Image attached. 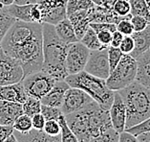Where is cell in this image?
<instances>
[{
    "label": "cell",
    "instance_id": "1",
    "mask_svg": "<svg viewBox=\"0 0 150 142\" xmlns=\"http://www.w3.org/2000/svg\"><path fill=\"white\" fill-rule=\"evenodd\" d=\"M42 23L16 20L3 37L0 47L19 63L23 78L41 70Z\"/></svg>",
    "mask_w": 150,
    "mask_h": 142
},
{
    "label": "cell",
    "instance_id": "2",
    "mask_svg": "<svg viewBox=\"0 0 150 142\" xmlns=\"http://www.w3.org/2000/svg\"><path fill=\"white\" fill-rule=\"evenodd\" d=\"M64 118L79 142H88L91 138L112 128L109 111L101 108L95 101L79 111L64 115Z\"/></svg>",
    "mask_w": 150,
    "mask_h": 142
},
{
    "label": "cell",
    "instance_id": "3",
    "mask_svg": "<svg viewBox=\"0 0 150 142\" xmlns=\"http://www.w3.org/2000/svg\"><path fill=\"white\" fill-rule=\"evenodd\" d=\"M42 41L43 64L41 70L57 82L64 81L68 76L65 60L69 44L58 38L54 26L49 23H42Z\"/></svg>",
    "mask_w": 150,
    "mask_h": 142
},
{
    "label": "cell",
    "instance_id": "4",
    "mask_svg": "<svg viewBox=\"0 0 150 142\" xmlns=\"http://www.w3.org/2000/svg\"><path fill=\"white\" fill-rule=\"evenodd\" d=\"M125 106V129L136 126L150 117V89L137 82L118 91Z\"/></svg>",
    "mask_w": 150,
    "mask_h": 142
},
{
    "label": "cell",
    "instance_id": "5",
    "mask_svg": "<svg viewBox=\"0 0 150 142\" xmlns=\"http://www.w3.org/2000/svg\"><path fill=\"white\" fill-rule=\"evenodd\" d=\"M69 86L78 87L85 91L98 106L105 111H109L114 99L115 91L109 89L105 80L95 77L85 71L68 75L64 80Z\"/></svg>",
    "mask_w": 150,
    "mask_h": 142
},
{
    "label": "cell",
    "instance_id": "6",
    "mask_svg": "<svg viewBox=\"0 0 150 142\" xmlns=\"http://www.w3.org/2000/svg\"><path fill=\"white\" fill-rule=\"evenodd\" d=\"M137 61L129 54H123L117 66L105 80L106 86L113 91H119L135 82Z\"/></svg>",
    "mask_w": 150,
    "mask_h": 142
},
{
    "label": "cell",
    "instance_id": "7",
    "mask_svg": "<svg viewBox=\"0 0 150 142\" xmlns=\"http://www.w3.org/2000/svg\"><path fill=\"white\" fill-rule=\"evenodd\" d=\"M21 82L27 96L40 100L50 91V89L54 86L57 81L46 72L39 70L27 75Z\"/></svg>",
    "mask_w": 150,
    "mask_h": 142
},
{
    "label": "cell",
    "instance_id": "8",
    "mask_svg": "<svg viewBox=\"0 0 150 142\" xmlns=\"http://www.w3.org/2000/svg\"><path fill=\"white\" fill-rule=\"evenodd\" d=\"M23 79V70L19 63L0 47V86L19 83Z\"/></svg>",
    "mask_w": 150,
    "mask_h": 142
},
{
    "label": "cell",
    "instance_id": "9",
    "mask_svg": "<svg viewBox=\"0 0 150 142\" xmlns=\"http://www.w3.org/2000/svg\"><path fill=\"white\" fill-rule=\"evenodd\" d=\"M89 53L90 50L80 41L69 44L66 60H65L68 75L76 74L84 70L89 57Z\"/></svg>",
    "mask_w": 150,
    "mask_h": 142
},
{
    "label": "cell",
    "instance_id": "10",
    "mask_svg": "<svg viewBox=\"0 0 150 142\" xmlns=\"http://www.w3.org/2000/svg\"><path fill=\"white\" fill-rule=\"evenodd\" d=\"M84 71L95 77L106 80L110 74L108 63V47L100 50H90Z\"/></svg>",
    "mask_w": 150,
    "mask_h": 142
},
{
    "label": "cell",
    "instance_id": "11",
    "mask_svg": "<svg viewBox=\"0 0 150 142\" xmlns=\"http://www.w3.org/2000/svg\"><path fill=\"white\" fill-rule=\"evenodd\" d=\"M38 4L42 14L41 23L56 25L67 17V0H41Z\"/></svg>",
    "mask_w": 150,
    "mask_h": 142
},
{
    "label": "cell",
    "instance_id": "12",
    "mask_svg": "<svg viewBox=\"0 0 150 142\" xmlns=\"http://www.w3.org/2000/svg\"><path fill=\"white\" fill-rule=\"evenodd\" d=\"M92 101L88 94L78 87H69L65 91L63 102L60 106V111L63 115L70 114L72 112L79 111Z\"/></svg>",
    "mask_w": 150,
    "mask_h": 142
},
{
    "label": "cell",
    "instance_id": "13",
    "mask_svg": "<svg viewBox=\"0 0 150 142\" xmlns=\"http://www.w3.org/2000/svg\"><path fill=\"white\" fill-rule=\"evenodd\" d=\"M109 115L113 129L118 133H120L125 130V121H126V110L125 106L118 91L114 93L113 103L109 108Z\"/></svg>",
    "mask_w": 150,
    "mask_h": 142
},
{
    "label": "cell",
    "instance_id": "14",
    "mask_svg": "<svg viewBox=\"0 0 150 142\" xmlns=\"http://www.w3.org/2000/svg\"><path fill=\"white\" fill-rule=\"evenodd\" d=\"M23 114L22 104L0 100V124L13 126L16 119Z\"/></svg>",
    "mask_w": 150,
    "mask_h": 142
},
{
    "label": "cell",
    "instance_id": "15",
    "mask_svg": "<svg viewBox=\"0 0 150 142\" xmlns=\"http://www.w3.org/2000/svg\"><path fill=\"white\" fill-rule=\"evenodd\" d=\"M70 86L65 81H57L50 89V91L40 99V102L42 105L45 106L60 108L62 102H63L65 91Z\"/></svg>",
    "mask_w": 150,
    "mask_h": 142
},
{
    "label": "cell",
    "instance_id": "16",
    "mask_svg": "<svg viewBox=\"0 0 150 142\" xmlns=\"http://www.w3.org/2000/svg\"><path fill=\"white\" fill-rule=\"evenodd\" d=\"M137 72L135 82L150 89V49L136 59Z\"/></svg>",
    "mask_w": 150,
    "mask_h": 142
},
{
    "label": "cell",
    "instance_id": "17",
    "mask_svg": "<svg viewBox=\"0 0 150 142\" xmlns=\"http://www.w3.org/2000/svg\"><path fill=\"white\" fill-rule=\"evenodd\" d=\"M27 95L24 91L22 82L7 86H0V100L21 103L26 100Z\"/></svg>",
    "mask_w": 150,
    "mask_h": 142
},
{
    "label": "cell",
    "instance_id": "18",
    "mask_svg": "<svg viewBox=\"0 0 150 142\" xmlns=\"http://www.w3.org/2000/svg\"><path fill=\"white\" fill-rule=\"evenodd\" d=\"M131 37L134 41V49L129 55L137 59L150 49V24L144 30L134 32Z\"/></svg>",
    "mask_w": 150,
    "mask_h": 142
},
{
    "label": "cell",
    "instance_id": "19",
    "mask_svg": "<svg viewBox=\"0 0 150 142\" xmlns=\"http://www.w3.org/2000/svg\"><path fill=\"white\" fill-rule=\"evenodd\" d=\"M69 20L71 21V23L74 27L75 33L79 41L80 39L82 38L84 33L89 27V24L91 23V16H90V10H81L79 12H76L74 14H70L67 16Z\"/></svg>",
    "mask_w": 150,
    "mask_h": 142
},
{
    "label": "cell",
    "instance_id": "20",
    "mask_svg": "<svg viewBox=\"0 0 150 142\" xmlns=\"http://www.w3.org/2000/svg\"><path fill=\"white\" fill-rule=\"evenodd\" d=\"M19 142H60V136H51L45 133L43 131L31 130L27 133H20L13 132Z\"/></svg>",
    "mask_w": 150,
    "mask_h": 142
},
{
    "label": "cell",
    "instance_id": "21",
    "mask_svg": "<svg viewBox=\"0 0 150 142\" xmlns=\"http://www.w3.org/2000/svg\"><path fill=\"white\" fill-rule=\"evenodd\" d=\"M54 26L57 35L63 42L70 44V43L79 41L74 30V27H73L71 21L69 20L68 17L62 19L56 25H54Z\"/></svg>",
    "mask_w": 150,
    "mask_h": 142
},
{
    "label": "cell",
    "instance_id": "22",
    "mask_svg": "<svg viewBox=\"0 0 150 142\" xmlns=\"http://www.w3.org/2000/svg\"><path fill=\"white\" fill-rule=\"evenodd\" d=\"M33 4H26V5H18V4H12L10 6L5 7L11 16L16 20L25 21V22H33L31 19V10Z\"/></svg>",
    "mask_w": 150,
    "mask_h": 142
},
{
    "label": "cell",
    "instance_id": "23",
    "mask_svg": "<svg viewBox=\"0 0 150 142\" xmlns=\"http://www.w3.org/2000/svg\"><path fill=\"white\" fill-rule=\"evenodd\" d=\"M80 42L83 45H85L89 50H100L102 48H107L100 44V41L98 39L97 33L95 32L90 26L86 30V32L84 33V35L82 36V38L80 39Z\"/></svg>",
    "mask_w": 150,
    "mask_h": 142
},
{
    "label": "cell",
    "instance_id": "24",
    "mask_svg": "<svg viewBox=\"0 0 150 142\" xmlns=\"http://www.w3.org/2000/svg\"><path fill=\"white\" fill-rule=\"evenodd\" d=\"M130 14L132 16H141L150 21V9L144 0H129Z\"/></svg>",
    "mask_w": 150,
    "mask_h": 142
},
{
    "label": "cell",
    "instance_id": "25",
    "mask_svg": "<svg viewBox=\"0 0 150 142\" xmlns=\"http://www.w3.org/2000/svg\"><path fill=\"white\" fill-rule=\"evenodd\" d=\"M22 110L23 113L30 117H33L34 115L38 114L41 110V102L36 98L27 96L26 100L22 103Z\"/></svg>",
    "mask_w": 150,
    "mask_h": 142
},
{
    "label": "cell",
    "instance_id": "26",
    "mask_svg": "<svg viewBox=\"0 0 150 142\" xmlns=\"http://www.w3.org/2000/svg\"><path fill=\"white\" fill-rule=\"evenodd\" d=\"M95 4L91 0H67L66 14L67 16L76 12L81 10H87L92 8Z\"/></svg>",
    "mask_w": 150,
    "mask_h": 142
},
{
    "label": "cell",
    "instance_id": "27",
    "mask_svg": "<svg viewBox=\"0 0 150 142\" xmlns=\"http://www.w3.org/2000/svg\"><path fill=\"white\" fill-rule=\"evenodd\" d=\"M13 130L16 132L20 133H27L33 130V124H32V117L26 114H21L20 116L16 119V121L13 124Z\"/></svg>",
    "mask_w": 150,
    "mask_h": 142
},
{
    "label": "cell",
    "instance_id": "28",
    "mask_svg": "<svg viewBox=\"0 0 150 142\" xmlns=\"http://www.w3.org/2000/svg\"><path fill=\"white\" fill-rule=\"evenodd\" d=\"M16 19H13L10 14L7 13L4 6L0 5V42H1L3 37L5 36L6 32L12 26Z\"/></svg>",
    "mask_w": 150,
    "mask_h": 142
},
{
    "label": "cell",
    "instance_id": "29",
    "mask_svg": "<svg viewBox=\"0 0 150 142\" xmlns=\"http://www.w3.org/2000/svg\"><path fill=\"white\" fill-rule=\"evenodd\" d=\"M58 123L60 125V142H79L76 136L68 127L64 115L60 116L58 119Z\"/></svg>",
    "mask_w": 150,
    "mask_h": 142
},
{
    "label": "cell",
    "instance_id": "30",
    "mask_svg": "<svg viewBox=\"0 0 150 142\" xmlns=\"http://www.w3.org/2000/svg\"><path fill=\"white\" fill-rule=\"evenodd\" d=\"M113 11L118 16L131 19L132 14H130V4L127 0H115L113 3Z\"/></svg>",
    "mask_w": 150,
    "mask_h": 142
},
{
    "label": "cell",
    "instance_id": "31",
    "mask_svg": "<svg viewBox=\"0 0 150 142\" xmlns=\"http://www.w3.org/2000/svg\"><path fill=\"white\" fill-rule=\"evenodd\" d=\"M118 141H119V133L112 127V128L106 130L105 132L98 134V136L91 138L88 142H118Z\"/></svg>",
    "mask_w": 150,
    "mask_h": 142
},
{
    "label": "cell",
    "instance_id": "32",
    "mask_svg": "<svg viewBox=\"0 0 150 142\" xmlns=\"http://www.w3.org/2000/svg\"><path fill=\"white\" fill-rule=\"evenodd\" d=\"M40 113L44 116L45 120H57V121H58L61 115H63L59 108L50 107V106H45L42 104Z\"/></svg>",
    "mask_w": 150,
    "mask_h": 142
},
{
    "label": "cell",
    "instance_id": "33",
    "mask_svg": "<svg viewBox=\"0 0 150 142\" xmlns=\"http://www.w3.org/2000/svg\"><path fill=\"white\" fill-rule=\"evenodd\" d=\"M122 55L123 54L119 47H113L110 45L108 46V63L109 66H110V72L117 66Z\"/></svg>",
    "mask_w": 150,
    "mask_h": 142
},
{
    "label": "cell",
    "instance_id": "34",
    "mask_svg": "<svg viewBox=\"0 0 150 142\" xmlns=\"http://www.w3.org/2000/svg\"><path fill=\"white\" fill-rule=\"evenodd\" d=\"M43 132L51 136H57L60 134V125L57 120H46Z\"/></svg>",
    "mask_w": 150,
    "mask_h": 142
},
{
    "label": "cell",
    "instance_id": "35",
    "mask_svg": "<svg viewBox=\"0 0 150 142\" xmlns=\"http://www.w3.org/2000/svg\"><path fill=\"white\" fill-rule=\"evenodd\" d=\"M124 131H126V132L134 134L135 136H137L138 134L142 133L150 132V117L145 119L144 121L141 122L140 124H138V125L131 127V128L125 129Z\"/></svg>",
    "mask_w": 150,
    "mask_h": 142
},
{
    "label": "cell",
    "instance_id": "36",
    "mask_svg": "<svg viewBox=\"0 0 150 142\" xmlns=\"http://www.w3.org/2000/svg\"><path fill=\"white\" fill-rule=\"evenodd\" d=\"M130 22L133 26L134 32H139L145 29L150 24V21L145 17L141 16H132L130 19Z\"/></svg>",
    "mask_w": 150,
    "mask_h": 142
},
{
    "label": "cell",
    "instance_id": "37",
    "mask_svg": "<svg viewBox=\"0 0 150 142\" xmlns=\"http://www.w3.org/2000/svg\"><path fill=\"white\" fill-rule=\"evenodd\" d=\"M116 25H117V31L122 33L123 36H131L134 33L133 26L131 24L129 19L120 20Z\"/></svg>",
    "mask_w": 150,
    "mask_h": 142
},
{
    "label": "cell",
    "instance_id": "38",
    "mask_svg": "<svg viewBox=\"0 0 150 142\" xmlns=\"http://www.w3.org/2000/svg\"><path fill=\"white\" fill-rule=\"evenodd\" d=\"M89 26L96 33H98L100 31H103V30H108L113 33L117 30V25L115 23H110V22H91L89 24Z\"/></svg>",
    "mask_w": 150,
    "mask_h": 142
},
{
    "label": "cell",
    "instance_id": "39",
    "mask_svg": "<svg viewBox=\"0 0 150 142\" xmlns=\"http://www.w3.org/2000/svg\"><path fill=\"white\" fill-rule=\"evenodd\" d=\"M122 54H130L134 49V41L131 36H124L120 47Z\"/></svg>",
    "mask_w": 150,
    "mask_h": 142
},
{
    "label": "cell",
    "instance_id": "40",
    "mask_svg": "<svg viewBox=\"0 0 150 142\" xmlns=\"http://www.w3.org/2000/svg\"><path fill=\"white\" fill-rule=\"evenodd\" d=\"M112 34L113 33L108 31V30H103V31H100L98 33H97L98 39L100 41V44L104 47H108L110 45L111 42V39H112Z\"/></svg>",
    "mask_w": 150,
    "mask_h": 142
},
{
    "label": "cell",
    "instance_id": "41",
    "mask_svg": "<svg viewBox=\"0 0 150 142\" xmlns=\"http://www.w3.org/2000/svg\"><path fill=\"white\" fill-rule=\"evenodd\" d=\"M46 120L41 113H38L34 115L32 117V124H33V129L36 130V131H43L44 128Z\"/></svg>",
    "mask_w": 150,
    "mask_h": 142
},
{
    "label": "cell",
    "instance_id": "42",
    "mask_svg": "<svg viewBox=\"0 0 150 142\" xmlns=\"http://www.w3.org/2000/svg\"><path fill=\"white\" fill-rule=\"evenodd\" d=\"M31 19H32L33 22L41 23L42 14H41V10H40L39 5L38 4V3L33 4L32 10H31Z\"/></svg>",
    "mask_w": 150,
    "mask_h": 142
},
{
    "label": "cell",
    "instance_id": "43",
    "mask_svg": "<svg viewBox=\"0 0 150 142\" xmlns=\"http://www.w3.org/2000/svg\"><path fill=\"white\" fill-rule=\"evenodd\" d=\"M14 130L13 126L2 125L0 124V142H3L9 136L13 133Z\"/></svg>",
    "mask_w": 150,
    "mask_h": 142
},
{
    "label": "cell",
    "instance_id": "44",
    "mask_svg": "<svg viewBox=\"0 0 150 142\" xmlns=\"http://www.w3.org/2000/svg\"><path fill=\"white\" fill-rule=\"evenodd\" d=\"M118 142H139L137 136L134 134L123 131L120 133H119V141Z\"/></svg>",
    "mask_w": 150,
    "mask_h": 142
},
{
    "label": "cell",
    "instance_id": "45",
    "mask_svg": "<svg viewBox=\"0 0 150 142\" xmlns=\"http://www.w3.org/2000/svg\"><path fill=\"white\" fill-rule=\"evenodd\" d=\"M123 37H124V36L122 34V33H120L119 31L116 30L115 32H113L112 39H111V42H110V46H113V47H120V42H122Z\"/></svg>",
    "mask_w": 150,
    "mask_h": 142
},
{
    "label": "cell",
    "instance_id": "46",
    "mask_svg": "<svg viewBox=\"0 0 150 142\" xmlns=\"http://www.w3.org/2000/svg\"><path fill=\"white\" fill-rule=\"evenodd\" d=\"M95 5L98 6H102L105 7V8L108 9H112L113 7V3H114L115 0H91Z\"/></svg>",
    "mask_w": 150,
    "mask_h": 142
},
{
    "label": "cell",
    "instance_id": "47",
    "mask_svg": "<svg viewBox=\"0 0 150 142\" xmlns=\"http://www.w3.org/2000/svg\"><path fill=\"white\" fill-rule=\"evenodd\" d=\"M139 142H150V132L142 133L137 136Z\"/></svg>",
    "mask_w": 150,
    "mask_h": 142
},
{
    "label": "cell",
    "instance_id": "48",
    "mask_svg": "<svg viewBox=\"0 0 150 142\" xmlns=\"http://www.w3.org/2000/svg\"><path fill=\"white\" fill-rule=\"evenodd\" d=\"M36 0H14V4L26 5V4H35Z\"/></svg>",
    "mask_w": 150,
    "mask_h": 142
},
{
    "label": "cell",
    "instance_id": "49",
    "mask_svg": "<svg viewBox=\"0 0 150 142\" xmlns=\"http://www.w3.org/2000/svg\"><path fill=\"white\" fill-rule=\"evenodd\" d=\"M3 142H19V141H18L16 136H14V133H12L11 136H9L8 137H7Z\"/></svg>",
    "mask_w": 150,
    "mask_h": 142
},
{
    "label": "cell",
    "instance_id": "50",
    "mask_svg": "<svg viewBox=\"0 0 150 142\" xmlns=\"http://www.w3.org/2000/svg\"><path fill=\"white\" fill-rule=\"evenodd\" d=\"M14 3V0H0V5L1 6H4V7H7V6H10Z\"/></svg>",
    "mask_w": 150,
    "mask_h": 142
},
{
    "label": "cell",
    "instance_id": "51",
    "mask_svg": "<svg viewBox=\"0 0 150 142\" xmlns=\"http://www.w3.org/2000/svg\"><path fill=\"white\" fill-rule=\"evenodd\" d=\"M144 1L146 2V4L148 5V7H149V9H150V0H144Z\"/></svg>",
    "mask_w": 150,
    "mask_h": 142
},
{
    "label": "cell",
    "instance_id": "52",
    "mask_svg": "<svg viewBox=\"0 0 150 142\" xmlns=\"http://www.w3.org/2000/svg\"><path fill=\"white\" fill-rule=\"evenodd\" d=\"M39 1H41V0H36V3H38Z\"/></svg>",
    "mask_w": 150,
    "mask_h": 142
},
{
    "label": "cell",
    "instance_id": "53",
    "mask_svg": "<svg viewBox=\"0 0 150 142\" xmlns=\"http://www.w3.org/2000/svg\"><path fill=\"white\" fill-rule=\"evenodd\" d=\"M127 1H129V0H127Z\"/></svg>",
    "mask_w": 150,
    "mask_h": 142
}]
</instances>
